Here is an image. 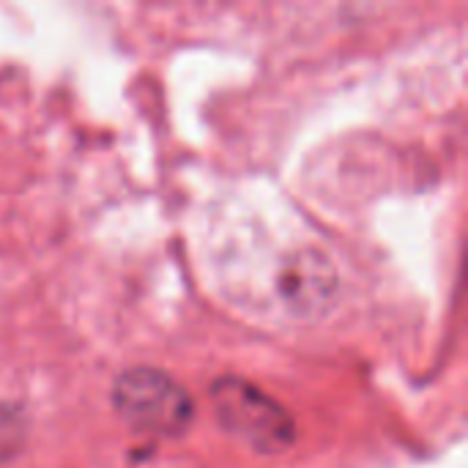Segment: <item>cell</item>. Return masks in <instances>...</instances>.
<instances>
[{
  "mask_svg": "<svg viewBox=\"0 0 468 468\" xmlns=\"http://www.w3.org/2000/svg\"><path fill=\"white\" fill-rule=\"evenodd\" d=\"M211 403L222 431L244 441L255 452L277 455L285 452L296 439L291 414L266 392L247 384L244 378H222L211 389Z\"/></svg>",
  "mask_w": 468,
  "mask_h": 468,
  "instance_id": "cell-1",
  "label": "cell"
},
{
  "mask_svg": "<svg viewBox=\"0 0 468 468\" xmlns=\"http://www.w3.org/2000/svg\"><path fill=\"white\" fill-rule=\"evenodd\" d=\"M112 406L134 431L154 436H181L195 417L186 389L167 373L151 367L121 373L112 387Z\"/></svg>",
  "mask_w": 468,
  "mask_h": 468,
  "instance_id": "cell-2",
  "label": "cell"
},
{
  "mask_svg": "<svg viewBox=\"0 0 468 468\" xmlns=\"http://www.w3.org/2000/svg\"><path fill=\"white\" fill-rule=\"evenodd\" d=\"M335 285H337V277L329 261L318 252L296 255L282 274V293L291 310H299L307 315H315L318 310L329 304Z\"/></svg>",
  "mask_w": 468,
  "mask_h": 468,
  "instance_id": "cell-3",
  "label": "cell"
}]
</instances>
